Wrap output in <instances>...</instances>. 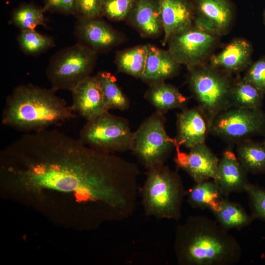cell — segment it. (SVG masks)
Here are the masks:
<instances>
[{
  "instance_id": "obj_21",
  "label": "cell",
  "mask_w": 265,
  "mask_h": 265,
  "mask_svg": "<svg viewBox=\"0 0 265 265\" xmlns=\"http://www.w3.org/2000/svg\"><path fill=\"white\" fill-rule=\"evenodd\" d=\"M145 98L156 111L162 113L171 109L183 108L187 102V98L176 87L164 81L151 84Z\"/></svg>"
},
{
  "instance_id": "obj_11",
  "label": "cell",
  "mask_w": 265,
  "mask_h": 265,
  "mask_svg": "<svg viewBox=\"0 0 265 265\" xmlns=\"http://www.w3.org/2000/svg\"><path fill=\"white\" fill-rule=\"evenodd\" d=\"M193 2L195 26L218 36L227 33L235 16L230 0H193Z\"/></svg>"
},
{
  "instance_id": "obj_6",
  "label": "cell",
  "mask_w": 265,
  "mask_h": 265,
  "mask_svg": "<svg viewBox=\"0 0 265 265\" xmlns=\"http://www.w3.org/2000/svg\"><path fill=\"white\" fill-rule=\"evenodd\" d=\"M96 58V52L79 43L58 51L50 60L46 70L51 88L55 91H71L90 76Z\"/></svg>"
},
{
  "instance_id": "obj_13",
  "label": "cell",
  "mask_w": 265,
  "mask_h": 265,
  "mask_svg": "<svg viewBox=\"0 0 265 265\" xmlns=\"http://www.w3.org/2000/svg\"><path fill=\"white\" fill-rule=\"evenodd\" d=\"M73 110L86 121L108 111L96 76H88L71 91Z\"/></svg>"
},
{
  "instance_id": "obj_29",
  "label": "cell",
  "mask_w": 265,
  "mask_h": 265,
  "mask_svg": "<svg viewBox=\"0 0 265 265\" xmlns=\"http://www.w3.org/2000/svg\"><path fill=\"white\" fill-rule=\"evenodd\" d=\"M17 41L21 50L28 55L42 53L54 46L53 38L35 30H21Z\"/></svg>"
},
{
  "instance_id": "obj_28",
  "label": "cell",
  "mask_w": 265,
  "mask_h": 265,
  "mask_svg": "<svg viewBox=\"0 0 265 265\" xmlns=\"http://www.w3.org/2000/svg\"><path fill=\"white\" fill-rule=\"evenodd\" d=\"M44 12L43 7L32 3H23L13 11L11 21L21 30H34L37 26H45Z\"/></svg>"
},
{
  "instance_id": "obj_31",
  "label": "cell",
  "mask_w": 265,
  "mask_h": 265,
  "mask_svg": "<svg viewBox=\"0 0 265 265\" xmlns=\"http://www.w3.org/2000/svg\"><path fill=\"white\" fill-rule=\"evenodd\" d=\"M252 215L265 221V189L249 183L245 187Z\"/></svg>"
},
{
  "instance_id": "obj_9",
  "label": "cell",
  "mask_w": 265,
  "mask_h": 265,
  "mask_svg": "<svg viewBox=\"0 0 265 265\" xmlns=\"http://www.w3.org/2000/svg\"><path fill=\"white\" fill-rule=\"evenodd\" d=\"M210 132L222 139L237 142L265 135V113L261 108L230 107L213 119Z\"/></svg>"
},
{
  "instance_id": "obj_3",
  "label": "cell",
  "mask_w": 265,
  "mask_h": 265,
  "mask_svg": "<svg viewBox=\"0 0 265 265\" xmlns=\"http://www.w3.org/2000/svg\"><path fill=\"white\" fill-rule=\"evenodd\" d=\"M56 92L52 88L30 83L17 86L6 98L1 123L26 133L49 129L76 118L71 106Z\"/></svg>"
},
{
  "instance_id": "obj_1",
  "label": "cell",
  "mask_w": 265,
  "mask_h": 265,
  "mask_svg": "<svg viewBox=\"0 0 265 265\" xmlns=\"http://www.w3.org/2000/svg\"><path fill=\"white\" fill-rule=\"evenodd\" d=\"M137 176L134 163L55 129L26 133L0 155V184L11 196L84 228L123 218Z\"/></svg>"
},
{
  "instance_id": "obj_26",
  "label": "cell",
  "mask_w": 265,
  "mask_h": 265,
  "mask_svg": "<svg viewBox=\"0 0 265 265\" xmlns=\"http://www.w3.org/2000/svg\"><path fill=\"white\" fill-rule=\"evenodd\" d=\"M264 94L242 78L233 82L231 93V106L247 108H261Z\"/></svg>"
},
{
  "instance_id": "obj_14",
  "label": "cell",
  "mask_w": 265,
  "mask_h": 265,
  "mask_svg": "<svg viewBox=\"0 0 265 265\" xmlns=\"http://www.w3.org/2000/svg\"><path fill=\"white\" fill-rule=\"evenodd\" d=\"M177 128L175 144L188 149L205 143L210 132L209 123L198 106L179 112L177 115Z\"/></svg>"
},
{
  "instance_id": "obj_22",
  "label": "cell",
  "mask_w": 265,
  "mask_h": 265,
  "mask_svg": "<svg viewBox=\"0 0 265 265\" xmlns=\"http://www.w3.org/2000/svg\"><path fill=\"white\" fill-rule=\"evenodd\" d=\"M189 205L193 209L216 210L224 197L216 183L212 180H206L195 184L186 195Z\"/></svg>"
},
{
  "instance_id": "obj_30",
  "label": "cell",
  "mask_w": 265,
  "mask_h": 265,
  "mask_svg": "<svg viewBox=\"0 0 265 265\" xmlns=\"http://www.w3.org/2000/svg\"><path fill=\"white\" fill-rule=\"evenodd\" d=\"M135 0H100L102 15L114 20L120 21L127 17Z\"/></svg>"
},
{
  "instance_id": "obj_34",
  "label": "cell",
  "mask_w": 265,
  "mask_h": 265,
  "mask_svg": "<svg viewBox=\"0 0 265 265\" xmlns=\"http://www.w3.org/2000/svg\"><path fill=\"white\" fill-rule=\"evenodd\" d=\"M102 15L100 0H76L75 16L77 18L100 17Z\"/></svg>"
},
{
  "instance_id": "obj_17",
  "label": "cell",
  "mask_w": 265,
  "mask_h": 265,
  "mask_svg": "<svg viewBox=\"0 0 265 265\" xmlns=\"http://www.w3.org/2000/svg\"><path fill=\"white\" fill-rule=\"evenodd\" d=\"M253 47L247 40L235 38L216 54L211 55L209 64L230 75L246 69L252 63Z\"/></svg>"
},
{
  "instance_id": "obj_5",
  "label": "cell",
  "mask_w": 265,
  "mask_h": 265,
  "mask_svg": "<svg viewBox=\"0 0 265 265\" xmlns=\"http://www.w3.org/2000/svg\"><path fill=\"white\" fill-rule=\"evenodd\" d=\"M188 69L189 86L211 127L219 113L231 107L234 81L229 74L207 63Z\"/></svg>"
},
{
  "instance_id": "obj_23",
  "label": "cell",
  "mask_w": 265,
  "mask_h": 265,
  "mask_svg": "<svg viewBox=\"0 0 265 265\" xmlns=\"http://www.w3.org/2000/svg\"><path fill=\"white\" fill-rule=\"evenodd\" d=\"M217 222L226 230H240L250 225L255 217L237 202L223 197L218 208L212 212Z\"/></svg>"
},
{
  "instance_id": "obj_4",
  "label": "cell",
  "mask_w": 265,
  "mask_h": 265,
  "mask_svg": "<svg viewBox=\"0 0 265 265\" xmlns=\"http://www.w3.org/2000/svg\"><path fill=\"white\" fill-rule=\"evenodd\" d=\"M140 193L147 216L177 221L181 218L186 191L180 176L168 166L163 164L148 169Z\"/></svg>"
},
{
  "instance_id": "obj_32",
  "label": "cell",
  "mask_w": 265,
  "mask_h": 265,
  "mask_svg": "<svg viewBox=\"0 0 265 265\" xmlns=\"http://www.w3.org/2000/svg\"><path fill=\"white\" fill-rule=\"evenodd\" d=\"M265 94V56L252 63L243 77Z\"/></svg>"
},
{
  "instance_id": "obj_33",
  "label": "cell",
  "mask_w": 265,
  "mask_h": 265,
  "mask_svg": "<svg viewBox=\"0 0 265 265\" xmlns=\"http://www.w3.org/2000/svg\"><path fill=\"white\" fill-rule=\"evenodd\" d=\"M45 12H57L65 15H76V0H43Z\"/></svg>"
},
{
  "instance_id": "obj_18",
  "label": "cell",
  "mask_w": 265,
  "mask_h": 265,
  "mask_svg": "<svg viewBox=\"0 0 265 265\" xmlns=\"http://www.w3.org/2000/svg\"><path fill=\"white\" fill-rule=\"evenodd\" d=\"M165 45L173 34L193 25L195 10L191 0H159Z\"/></svg>"
},
{
  "instance_id": "obj_12",
  "label": "cell",
  "mask_w": 265,
  "mask_h": 265,
  "mask_svg": "<svg viewBox=\"0 0 265 265\" xmlns=\"http://www.w3.org/2000/svg\"><path fill=\"white\" fill-rule=\"evenodd\" d=\"M175 145L174 162L195 183L214 179L219 159L205 143L191 148L188 152L181 151L180 147Z\"/></svg>"
},
{
  "instance_id": "obj_36",
  "label": "cell",
  "mask_w": 265,
  "mask_h": 265,
  "mask_svg": "<svg viewBox=\"0 0 265 265\" xmlns=\"http://www.w3.org/2000/svg\"><path fill=\"white\" fill-rule=\"evenodd\" d=\"M263 142H264L265 143V140H264V141Z\"/></svg>"
},
{
  "instance_id": "obj_20",
  "label": "cell",
  "mask_w": 265,
  "mask_h": 265,
  "mask_svg": "<svg viewBox=\"0 0 265 265\" xmlns=\"http://www.w3.org/2000/svg\"><path fill=\"white\" fill-rule=\"evenodd\" d=\"M128 16L144 35L156 36L163 31L159 0H135Z\"/></svg>"
},
{
  "instance_id": "obj_8",
  "label": "cell",
  "mask_w": 265,
  "mask_h": 265,
  "mask_svg": "<svg viewBox=\"0 0 265 265\" xmlns=\"http://www.w3.org/2000/svg\"><path fill=\"white\" fill-rule=\"evenodd\" d=\"M163 113L156 111L133 132L132 151L147 169L164 164L175 148L174 139L167 134Z\"/></svg>"
},
{
  "instance_id": "obj_15",
  "label": "cell",
  "mask_w": 265,
  "mask_h": 265,
  "mask_svg": "<svg viewBox=\"0 0 265 265\" xmlns=\"http://www.w3.org/2000/svg\"><path fill=\"white\" fill-rule=\"evenodd\" d=\"M99 17L80 18L75 34L80 43L92 50H103L115 45L119 41L117 32Z\"/></svg>"
},
{
  "instance_id": "obj_35",
  "label": "cell",
  "mask_w": 265,
  "mask_h": 265,
  "mask_svg": "<svg viewBox=\"0 0 265 265\" xmlns=\"http://www.w3.org/2000/svg\"><path fill=\"white\" fill-rule=\"evenodd\" d=\"M263 20H264V23L265 24V10H264V13H263Z\"/></svg>"
},
{
  "instance_id": "obj_24",
  "label": "cell",
  "mask_w": 265,
  "mask_h": 265,
  "mask_svg": "<svg viewBox=\"0 0 265 265\" xmlns=\"http://www.w3.org/2000/svg\"><path fill=\"white\" fill-rule=\"evenodd\" d=\"M237 157L247 173H265V144L250 139L238 143Z\"/></svg>"
},
{
  "instance_id": "obj_27",
  "label": "cell",
  "mask_w": 265,
  "mask_h": 265,
  "mask_svg": "<svg viewBox=\"0 0 265 265\" xmlns=\"http://www.w3.org/2000/svg\"><path fill=\"white\" fill-rule=\"evenodd\" d=\"M96 76L101 85L107 109H128L130 101L118 85L114 76L106 71L100 72Z\"/></svg>"
},
{
  "instance_id": "obj_16",
  "label": "cell",
  "mask_w": 265,
  "mask_h": 265,
  "mask_svg": "<svg viewBox=\"0 0 265 265\" xmlns=\"http://www.w3.org/2000/svg\"><path fill=\"white\" fill-rule=\"evenodd\" d=\"M247 174L236 154L228 149L219 159L216 177L213 180L222 195L227 197L231 193L245 192V187L249 183Z\"/></svg>"
},
{
  "instance_id": "obj_7",
  "label": "cell",
  "mask_w": 265,
  "mask_h": 265,
  "mask_svg": "<svg viewBox=\"0 0 265 265\" xmlns=\"http://www.w3.org/2000/svg\"><path fill=\"white\" fill-rule=\"evenodd\" d=\"M133 138L128 122L108 111L86 121L79 137L85 145L106 154L131 151Z\"/></svg>"
},
{
  "instance_id": "obj_10",
  "label": "cell",
  "mask_w": 265,
  "mask_h": 265,
  "mask_svg": "<svg viewBox=\"0 0 265 265\" xmlns=\"http://www.w3.org/2000/svg\"><path fill=\"white\" fill-rule=\"evenodd\" d=\"M219 37L193 25L169 38L168 50L180 65L189 69L207 63Z\"/></svg>"
},
{
  "instance_id": "obj_25",
  "label": "cell",
  "mask_w": 265,
  "mask_h": 265,
  "mask_svg": "<svg viewBox=\"0 0 265 265\" xmlns=\"http://www.w3.org/2000/svg\"><path fill=\"white\" fill-rule=\"evenodd\" d=\"M148 54L147 45H139L117 53L116 64L119 71L141 78Z\"/></svg>"
},
{
  "instance_id": "obj_2",
  "label": "cell",
  "mask_w": 265,
  "mask_h": 265,
  "mask_svg": "<svg viewBox=\"0 0 265 265\" xmlns=\"http://www.w3.org/2000/svg\"><path fill=\"white\" fill-rule=\"evenodd\" d=\"M173 248L180 265H234L242 252L227 230L201 215H190L177 226Z\"/></svg>"
},
{
  "instance_id": "obj_19",
  "label": "cell",
  "mask_w": 265,
  "mask_h": 265,
  "mask_svg": "<svg viewBox=\"0 0 265 265\" xmlns=\"http://www.w3.org/2000/svg\"><path fill=\"white\" fill-rule=\"evenodd\" d=\"M148 54L141 79L153 84L163 82L178 73L180 64L168 50L147 45Z\"/></svg>"
}]
</instances>
